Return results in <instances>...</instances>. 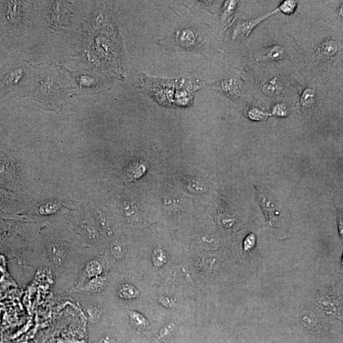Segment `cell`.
<instances>
[{"label":"cell","mask_w":343,"mask_h":343,"mask_svg":"<svg viewBox=\"0 0 343 343\" xmlns=\"http://www.w3.org/2000/svg\"><path fill=\"white\" fill-rule=\"evenodd\" d=\"M259 202L265 215L266 219L271 226H277L279 221V212L275 204L264 194L258 195Z\"/></svg>","instance_id":"3957f363"},{"label":"cell","mask_w":343,"mask_h":343,"mask_svg":"<svg viewBox=\"0 0 343 343\" xmlns=\"http://www.w3.org/2000/svg\"><path fill=\"white\" fill-rule=\"evenodd\" d=\"M104 284V280L101 278H97V279L93 280L90 284V290H94V291L99 290L100 288L103 287Z\"/></svg>","instance_id":"cb8c5ba5"},{"label":"cell","mask_w":343,"mask_h":343,"mask_svg":"<svg viewBox=\"0 0 343 343\" xmlns=\"http://www.w3.org/2000/svg\"><path fill=\"white\" fill-rule=\"evenodd\" d=\"M112 251L113 255L116 258H121L123 256V252L122 246L119 244L114 245L112 247Z\"/></svg>","instance_id":"d4e9b609"},{"label":"cell","mask_w":343,"mask_h":343,"mask_svg":"<svg viewBox=\"0 0 343 343\" xmlns=\"http://www.w3.org/2000/svg\"><path fill=\"white\" fill-rule=\"evenodd\" d=\"M256 236L253 234H250V235L247 236L244 242V250L248 252V251L252 250L255 245H256Z\"/></svg>","instance_id":"7402d4cb"},{"label":"cell","mask_w":343,"mask_h":343,"mask_svg":"<svg viewBox=\"0 0 343 343\" xmlns=\"http://www.w3.org/2000/svg\"><path fill=\"white\" fill-rule=\"evenodd\" d=\"M152 261L156 267H159L164 264L166 261V256L165 253L161 250H156L154 251L153 256H152Z\"/></svg>","instance_id":"44dd1931"},{"label":"cell","mask_w":343,"mask_h":343,"mask_svg":"<svg viewBox=\"0 0 343 343\" xmlns=\"http://www.w3.org/2000/svg\"><path fill=\"white\" fill-rule=\"evenodd\" d=\"M315 93L314 90L307 88L301 96L300 103L303 108H309L315 101Z\"/></svg>","instance_id":"8fae6325"},{"label":"cell","mask_w":343,"mask_h":343,"mask_svg":"<svg viewBox=\"0 0 343 343\" xmlns=\"http://www.w3.org/2000/svg\"><path fill=\"white\" fill-rule=\"evenodd\" d=\"M60 204L57 202H49L39 206L38 212L39 214L44 215L54 214L59 210Z\"/></svg>","instance_id":"7c38bea8"},{"label":"cell","mask_w":343,"mask_h":343,"mask_svg":"<svg viewBox=\"0 0 343 343\" xmlns=\"http://www.w3.org/2000/svg\"><path fill=\"white\" fill-rule=\"evenodd\" d=\"M161 301H162L163 304L165 305L166 306H171V301L169 298H161Z\"/></svg>","instance_id":"484cf974"},{"label":"cell","mask_w":343,"mask_h":343,"mask_svg":"<svg viewBox=\"0 0 343 343\" xmlns=\"http://www.w3.org/2000/svg\"><path fill=\"white\" fill-rule=\"evenodd\" d=\"M289 114V111L285 104H277L272 110V114L279 117H286Z\"/></svg>","instance_id":"d6986e66"},{"label":"cell","mask_w":343,"mask_h":343,"mask_svg":"<svg viewBox=\"0 0 343 343\" xmlns=\"http://www.w3.org/2000/svg\"><path fill=\"white\" fill-rule=\"evenodd\" d=\"M81 229L86 236L89 238L90 240H95L97 238V231L91 225H88L86 222H83L81 223Z\"/></svg>","instance_id":"ffe728a7"},{"label":"cell","mask_w":343,"mask_h":343,"mask_svg":"<svg viewBox=\"0 0 343 343\" xmlns=\"http://www.w3.org/2000/svg\"><path fill=\"white\" fill-rule=\"evenodd\" d=\"M248 117L252 120H264L268 114L265 111L257 107H252L248 110Z\"/></svg>","instance_id":"9a60e30c"},{"label":"cell","mask_w":343,"mask_h":343,"mask_svg":"<svg viewBox=\"0 0 343 343\" xmlns=\"http://www.w3.org/2000/svg\"><path fill=\"white\" fill-rule=\"evenodd\" d=\"M146 167L142 162H134L130 164L125 172V177L127 181H133L139 178L145 172Z\"/></svg>","instance_id":"8992f818"},{"label":"cell","mask_w":343,"mask_h":343,"mask_svg":"<svg viewBox=\"0 0 343 343\" xmlns=\"http://www.w3.org/2000/svg\"><path fill=\"white\" fill-rule=\"evenodd\" d=\"M129 316L132 321L134 322L136 327L141 328V329L146 327V319L140 313L132 311H130Z\"/></svg>","instance_id":"ac0fdd59"},{"label":"cell","mask_w":343,"mask_h":343,"mask_svg":"<svg viewBox=\"0 0 343 343\" xmlns=\"http://www.w3.org/2000/svg\"><path fill=\"white\" fill-rule=\"evenodd\" d=\"M119 294H120L121 298L128 300V299L134 298L137 297L138 292L133 286L125 284V285L121 286L120 290H119Z\"/></svg>","instance_id":"5bb4252c"},{"label":"cell","mask_w":343,"mask_h":343,"mask_svg":"<svg viewBox=\"0 0 343 343\" xmlns=\"http://www.w3.org/2000/svg\"><path fill=\"white\" fill-rule=\"evenodd\" d=\"M238 1H226L223 13L221 15V18L223 20H227L234 13Z\"/></svg>","instance_id":"2e32d148"},{"label":"cell","mask_w":343,"mask_h":343,"mask_svg":"<svg viewBox=\"0 0 343 343\" xmlns=\"http://www.w3.org/2000/svg\"><path fill=\"white\" fill-rule=\"evenodd\" d=\"M0 185L10 190L22 185V177L18 161L13 155L0 152Z\"/></svg>","instance_id":"6da1fadb"},{"label":"cell","mask_w":343,"mask_h":343,"mask_svg":"<svg viewBox=\"0 0 343 343\" xmlns=\"http://www.w3.org/2000/svg\"><path fill=\"white\" fill-rule=\"evenodd\" d=\"M87 275L91 277H96L102 272V267L97 261H94L89 263L86 267Z\"/></svg>","instance_id":"e0dca14e"},{"label":"cell","mask_w":343,"mask_h":343,"mask_svg":"<svg viewBox=\"0 0 343 343\" xmlns=\"http://www.w3.org/2000/svg\"><path fill=\"white\" fill-rule=\"evenodd\" d=\"M285 57V50L279 45L266 48L258 52L256 56L258 61H277L283 59Z\"/></svg>","instance_id":"277c9868"},{"label":"cell","mask_w":343,"mask_h":343,"mask_svg":"<svg viewBox=\"0 0 343 343\" xmlns=\"http://www.w3.org/2000/svg\"><path fill=\"white\" fill-rule=\"evenodd\" d=\"M298 5V1L293 0H286L280 4L278 10L286 15H290L294 13Z\"/></svg>","instance_id":"4fadbf2b"},{"label":"cell","mask_w":343,"mask_h":343,"mask_svg":"<svg viewBox=\"0 0 343 343\" xmlns=\"http://www.w3.org/2000/svg\"><path fill=\"white\" fill-rule=\"evenodd\" d=\"M173 328H174V324H168V325L163 328L160 334H159L157 342H160V341L164 340V339L166 338V337L170 335L172 332Z\"/></svg>","instance_id":"603a6c76"},{"label":"cell","mask_w":343,"mask_h":343,"mask_svg":"<svg viewBox=\"0 0 343 343\" xmlns=\"http://www.w3.org/2000/svg\"><path fill=\"white\" fill-rule=\"evenodd\" d=\"M262 91L266 95L275 96L279 95L283 91V87L279 79L273 78L266 81L262 86Z\"/></svg>","instance_id":"52a82bcc"},{"label":"cell","mask_w":343,"mask_h":343,"mask_svg":"<svg viewBox=\"0 0 343 343\" xmlns=\"http://www.w3.org/2000/svg\"><path fill=\"white\" fill-rule=\"evenodd\" d=\"M217 88L222 93L231 99H238L242 94V88L239 81L235 78H228L222 80L217 84Z\"/></svg>","instance_id":"5b68a950"},{"label":"cell","mask_w":343,"mask_h":343,"mask_svg":"<svg viewBox=\"0 0 343 343\" xmlns=\"http://www.w3.org/2000/svg\"><path fill=\"white\" fill-rule=\"evenodd\" d=\"M49 253L50 258L56 264H60L64 263L66 259V251L63 247L57 244L50 245L49 248Z\"/></svg>","instance_id":"30bf717a"},{"label":"cell","mask_w":343,"mask_h":343,"mask_svg":"<svg viewBox=\"0 0 343 343\" xmlns=\"http://www.w3.org/2000/svg\"><path fill=\"white\" fill-rule=\"evenodd\" d=\"M6 16L10 22H16L19 20L20 5L19 1H6Z\"/></svg>","instance_id":"9c48e42d"},{"label":"cell","mask_w":343,"mask_h":343,"mask_svg":"<svg viewBox=\"0 0 343 343\" xmlns=\"http://www.w3.org/2000/svg\"><path fill=\"white\" fill-rule=\"evenodd\" d=\"M279 11L277 8L273 12H269V13L265 15L260 18L256 19H252L248 20H240L238 21V24H236L235 28H234L233 37V38H236L238 36V35H242L244 37H248V35L250 34L251 31L254 29L255 27H256L257 25L260 24L261 22L265 20L266 19L268 18L269 16H271L274 13H276Z\"/></svg>","instance_id":"7a4b0ae2"},{"label":"cell","mask_w":343,"mask_h":343,"mask_svg":"<svg viewBox=\"0 0 343 343\" xmlns=\"http://www.w3.org/2000/svg\"><path fill=\"white\" fill-rule=\"evenodd\" d=\"M338 44L336 41L327 40L322 43L318 48V51L323 57L330 58L334 57L338 52Z\"/></svg>","instance_id":"ba28073f"}]
</instances>
